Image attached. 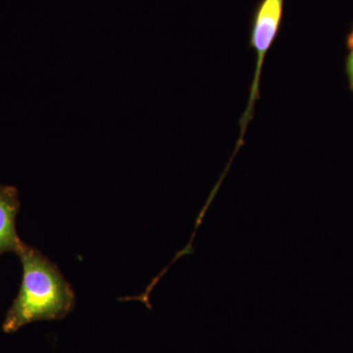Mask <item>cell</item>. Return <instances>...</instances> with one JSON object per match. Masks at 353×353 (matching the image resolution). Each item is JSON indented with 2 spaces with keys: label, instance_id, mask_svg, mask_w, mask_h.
<instances>
[{
  "label": "cell",
  "instance_id": "cell-2",
  "mask_svg": "<svg viewBox=\"0 0 353 353\" xmlns=\"http://www.w3.org/2000/svg\"><path fill=\"white\" fill-rule=\"evenodd\" d=\"M283 6H284V0H261L253 17L250 44L256 52V67H255L254 80L252 83L248 110L243 119H248L255 99L257 97L262 64H263L267 51L271 48L272 43L277 36L281 20H282Z\"/></svg>",
  "mask_w": 353,
  "mask_h": 353
},
{
  "label": "cell",
  "instance_id": "cell-3",
  "mask_svg": "<svg viewBox=\"0 0 353 353\" xmlns=\"http://www.w3.org/2000/svg\"><path fill=\"white\" fill-rule=\"evenodd\" d=\"M20 210L19 192L10 185H0V256L6 252L17 254L24 245L16 230Z\"/></svg>",
  "mask_w": 353,
  "mask_h": 353
},
{
  "label": "cell",
  "instance_id": "cell-1",
  "mask_svg": "<svg viewBox=\"0 0 353 353\" xmlns=\"http://www.w3.org/2000/svg\"><path fill=\"white\" fill-rule=\"evenodd\" d=\"M17 255L23 278L19 294L2 324L6 334L15 333L31 323L63 319L76 305L71 285L41 250L24 243Z\"/></svg>",
  "mask_w": 353,
  "mask_h": 353
},
{
  "label": "cell",
  "instance_id": "cell-4",
  "mask_svg": "<svg viewBox=\"0 0 353 353\" xmlns=\"http://www.w3.org/2000/svg\"><path fill=\"white\" fill-rule=\"evenodd\" d=\"M348 48H350V52L347 58V74L353 90V29L348 36Z\"/></svg>",
  "mask_w": 353,
  "mask_h": 353
}]
</instances>
